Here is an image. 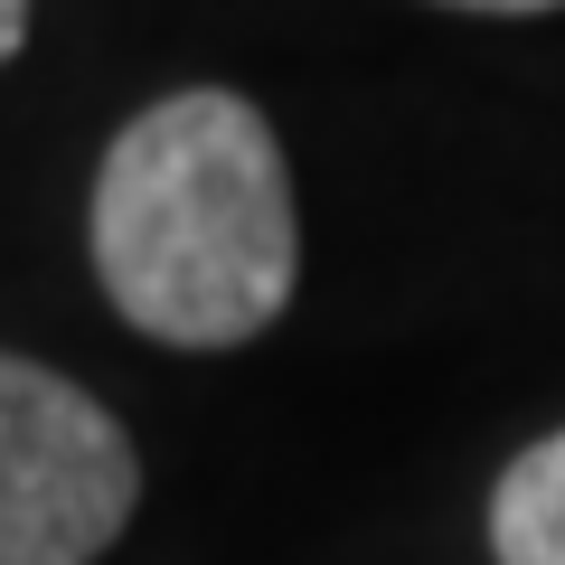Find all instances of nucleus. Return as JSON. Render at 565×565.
I'll use <instances>...</instances> for the list:
<instances>
[{
	"instance_id": "1",
	"label": "nucleus",
	"mask_w": 565,
	"mask_h": 565,
	"mask_svg": "<svg viewBox=\"0 0 565 565\" xmlns=\"http://www.w3.org/2000/svg\"><path fill=\"white\" fill-rule=\"evenodd\" d=\"M104 302L161 349H245L282 321L302 236L274 122L226 85H180L95 170Z\"/></svg>"
},
{
	"instance_id": "2",
	"label": "nucleus",
	"mask_w": 565,
	"mask_h": 565,
	"mask_svg": "<svg viewBox=\"0 0 565 565\" xmlns=\"http://www.w3.org/2000/svg\"><path fill=\"white\" fill-rule=\"evenodd\" d=\"M132 500V434L76 377L0 349V565H95Z\"/></svg>"
},
{
	"instance_id": "3",
	"label": "nucleus",
	"mask_w": 565,
	"mask_h": 565,
	"mask_svg": "<svg viewBox=\"0 0 565 565\" xmlns=\"http://www.w3.org/2000/svg\"><path fill=\"white\" fill-rule=\"evenodd\" d=\"M490 556L500 565H565V434L527 444L490 490Z\"/></svg>"
},
{
	"instance_id": "4",
	"label": "nucleus",
	"mask_w": 565,
	"mask_h": 565,
	"mask_svg": "<svg viewBox=\"0 0 565 565\" xmlns=\"http://www.w3.org/2000/svg\"><path fill=\"white\" fill-rule=\"evenodd\" d=\"M444 10H490V20H537V10H565V0H444Z\"/></svg>"
},
{
	"instance_id": "5",
	"label": "nucleus",
	"mask_w": 565,
	"mask_h": 565,
	"mask_svg": "<svg viewBox=\"0 0 565 565\" xmlns=\"http://www.w3.org/2000/svg\"><path fill=\"white\" fill-rule=\"evenodd\" d=\"M20 39H29V0H0V66L20 57Z\"/></svg>"
}]
</instances>
